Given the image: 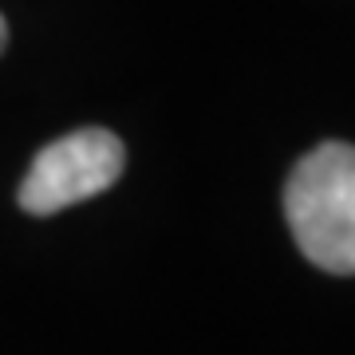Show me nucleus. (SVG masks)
Masks as SVG:
<instances>
[{
  "instance_id": "1",
  "label": "nucleus",
  "mask_w": 355,
  "mask_h": 355,
  "mask_svg": "<svg viewBox=\"0 0 355 355\" xmlns=\"http://www.w3.org/2000/svg\"><path fill=\"white\" fill-rule=\"evenodd\" d=\"M284 217L296 249L324 272L355 268V150L320 142L292 166L284 182Z\"/></svg>"
},
{
  "instance_id": "3",
  "label": "nucleus",
  "mask_w": 355,
  "mask_h": 355,
  "mask_svg": "<svg viewBox=\"0 0 355 355\" xmlns=\"http://www.w3.org/2000/svg\"><path fill=\"white\" fill-rule=\"evenodd\" d=\"M8 48V24H4V16H0V51Z\"/></svg>"
},
{
  "instance_id": "2",
  "label": "nucleus",
  "mask_w": 355,
  "mask_h": 355,
  "mask_svg": "<svg viewBox=\"0 0 355 355\" xmlns=\"http://www.w3.org/2000/svg\"><path fill=\"white\" fill-rule=\"evenodd\" d=\"M123 166H127V150H123L119 135L103 127L71 130L64 139L48 142L32 158L24 182H20V205L32 217L60 214L67 205L111 190L123 178Z\"/></svg>"
}]
</instances>
